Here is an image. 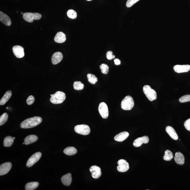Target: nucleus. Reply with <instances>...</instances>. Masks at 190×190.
I'll return each mask as SVG.
<instances>
[{"instance_id": "obj_1", "label": "nucleus", "mask_w": 190, "mask_h": 190, "mask_svg": "<svg viewBox=\"0 0 190 190\" xmlns=\"http://www.w3.org/2000/svg\"><path fill=\"white\" fill-rule=\"evenodd\" d=\"M42 119L39 117L29 118L23 121L20 124V127L22 129L31 128L38 126L42 122Z\"/></svg>"}, {"instance_id": "obj_2", "label": "nucleus", "mask_w": 190, "mask_h": 190, "mask_svg": "<svg viewBox=\"0 0 190 190\" xmlns=\"http://www.w3.org/2000/svg\"><path fill=\"white\" fill-rule=\"evenodd\" d=\"M50 100L53 104H59L64 102L66 98V94L64 92L57 91L53 94H50Z\"/></svg>"}, {"instance_id": "obj_3", "label": "nucleus", "mask_w": 190, "mask_h": 190, "mask_svg": "<svg viewBox=\"0 0 190 190\" xmlns=\"http://www.w3.org/2000/svg\"><path fill=\"white\" fill-rule=\"evenodd\" d=\"M134 102L130 96H127L122 100L121 103V108L124 110H130L133 107Z\"/></svg>"}, {"instance_id": "obj_4", "label": "nucleus", "mask_w": 190, "mask_h": 190, "mask_svg": "<svg viewBox=\"0 0 190 190\" xmlns=\"http://www.w3.org/2000/svg\"><path fill=\"white\" fill-rule=\"evenodd\" d=\"M144 93L150 101H153L157 99V93L149 85H145L143 87Z\"/></svg>"}, {"instance_id": "obj_5", "label": "nucleus", "mask_w": 190, "mask_h": 190, "mask_svg": "<svg viewBox=\"0 0 190 190\" xmlns=\"http://www.w3.org/2000/svg\"><path fill=\"white\" fill-rule=\"evenodd\" d=\"M42 15L38 13H26L23 14V18L27 22L32 23L34 20H40Z\"/></svg>"}, {"instance_id": "obj_6", "label": "nucleus", "mask_w": 190, "mask_h": 190, "mask_svg": "<svg viewBox=\"0 0 190 190\" xmlns=\"http://www.w3.org/2000/svg\"><path fill=\"white\" fill-rule=\"evenodd\" d=\"M75 130L76 133L83 135H87L90 133V127L87 125H79L75 127Z\"/></svg>"}, {"instance_id": "obj_7", "label": "nucleus", "mask_w": 190, "mask_h": 190, "mask_svg": "<svg viewBox=\"0 0 190 190\" xmlns=\"http://www.w3.org/2000/svg\"><path fill=\"white\" fill-rule=\"evenodd\" d=\"M42 154L40 152H37L30 157L27 163V167H31L38 162L41 158Z\"/></svg>"}, {"instance_id": "obj_8", "label": "nucleus", "mask_w": 190, "mask_h": 190, "mask_svg": "<svg viewBox=\"0 0 190 190\" xmlns=\"http://www.w3.org/2000/svg\"><path fill=\"white\" fill-rule=\"evenodd\" d=\"M98 111L102 117L104 119H107L108 116L109 112L107 104L104 102L100 104Z\"/></svg>"}, {"instance_id": "obj_9", "label": "nucleus", "mask_w": 190, "mask_h": 190, "mask_svg": "<svg viewBox=\"0 0 190 190\" xmlns=\"http://www.w3.org/2000/svg\"><path fill=\"white\" fill-rule=\"evenodd\" d=\"M119 165L117 167V170L120 172H125L129 170V164L124 159L119 160L118 162Z\"/></svg>"}, {"instance_id": "obj_10", "label": "nucleus", "mask_w": 190, "mask_h": 190, "mask_svg": "<svg viewBox=\"0 0 190 190\" xmlns=\"http://www.w3.org/2000/svg\"><path fill=\"white\" fill-rule=\"evenodd\" d=\"M14 54L18 58H22L24 56V48L20 46H15L13 48Z\"/></svg>"}, {"instance_id": "obj_11", "label": "nucleus", "mask_w": 190, "mask_h": 190, "mask_svg": "<svg viewBox=\"0 0 190 190\" xmlns=\"http://www.w3.org/2000/svg\"><path fill=\"white\" fill-rule=\"evenodd\" d=\"M92 176L95 179H98L101 177V169L99 167L96 166H92L90 169Z\"/></svg>"}, {"instance_id": "obj_12", "label": "nucleus", "mask_w": 190, "mask_h": 190, "mask_svg": "<svg viewBox=\"0 0 190 190\" xmlns=\"http://www.w3.org/2000/svg\"><path fill=\"white\" fill-rule=\"evenodd\" d=\"M149 139L147 136H144L142 137H139L134 141L133 145L136 147L141 146L143 143L147 144L149 142Z\"/></svg>"}, {"instance_id": "obj_13", "label": "nucleus", "mask_w": 190, "mask_h": 190, "mask_svg": "<svg viewBox=\"0 0 190 190\" xmlns=\"http://www.w3.org/2000/svg\"><path fill=\"white\" fill-rule=\"evenodd\" d=\"M12 168V164L10 163H6L0 166V175L2 176L7 174Z\"/></svg>"}, {"instance_id": "obj_14", "label": "nucleus", "mask_w": 190, "mask_h": 190, "mask_svg": "<svg viewBox=\"0 0 190 190\" xmlns=\"http://www.w3.org/2000/svg\"><path fill=\"white\" fill-rule=\"evenodd\" d=\"M174 70L177 73H182L187 72L190 70V66L189 65H177L174 67Z\"/></svg>"}, {"instance_id": "obj_15", "label": "nucleus", "mask_w": 190, "mask_h": 190, "mask_svg": "<svg viewBox=\"0 0 190 190\" xmlns=\"http://www.w3.org/2000/svg\"><path fill=\"white\" fill-rule=\"evenodd\" d=\"M63 56L62 53L57 52L53 54L52 57V62L53 64H57L60 63L63 59Z\"/></svg>"}, {"instance_id": "obj_16", "label": "nucleus", "mask_w": 190, "mask_h": 190, "mask_svg": "<svg viewBox=\"0 0 190 190\" xmlns=\"http://www.w3.org/2000/svg\"><path fill=\"white\" fill-rule=\"evenodd\" d=\"M0 21L6 26H10L11 24L10 18L7 15L2 12V11L0 12Z\"/></svg>"}, {"instance_id": "obj_17", "label": "nucleus", "mask_w": 190, "mask_h": 190, "mask_svg": "<svg viewBox=\"0 0 190 190\" xmlns=\"http://www.w3.org/2000/svg\"><path fill=\"white\" fill-rule=\"evenodd\" d=\"M166 133L174 140H178V136L175 129L173 127L169 126H167L166 127Z\"/></svg>"}, {"instance_id": "obj_18", "label": "nucleus", "mask_w": 190, "mask_h": 190, "mask_svg": "<svg viewBox=\"0 0 190 190\" xmlns=\"http://www.w3.org/2000/svg\"><path fill=\"white\" fill-rule=\"evenodd\" d=\"M185 157L184 155L180 152H176L174 160L175 163L179 165H182L185 163Z\"/></svg>"}, {"instance_id": "obj_19", "label": "nucleus", "mask_w": 190, "mask_h": 190, "mask_svg": "<svg viewBox=\"0 0 190 190\" xmlns=\"http://www.w3.org/2000/svg\"><path fill=\"white\" fill-rule=\"evenodd\" d=\"M66 40L65 35L62 32H57L54 38L55 41L57 43H64Z\"/></svg>"}, {"instance_id": "obj_20", "label": "nucleus", "mask_w": 190, "mask_h": 190, "mask_svg": "<svg viewBox=\"0 0 190 190\" xmlns=\"http://www.w3.org/2000/svg\"><path fill=\"white\" fill-rule=\"evenodd\" d=\"M129 135L128 132H123L116 135L114 137V140L118 142H122L126 140L128 137Z\"/></svg>"}, {"instance_id": "obj_21", "label": "nucleus", "mask_w": 190, "mask_h": 190, "mask_svg": "<svg viewBox=\"0 0 190 190\" xmlns=\"http://www.w3.org/2000/svg\"><path fill=\"white\" fill-rule=\"evenodd\" d=\"M61 182L65 186H70L72 181L71 175V173H68L64 175L61 178Z\"/></svg>"}, {"instance_id": "obj_22", "label": "nucleus", "mask_w": 190, "mask_h": 190, "mask_svg": "<svg viewBox=\"0 0 190 190\" xmlns=\"http://www.w3.org/2000/svg\"><path fill=\"white\" fill-rule=\"evenodd\" d=\"M38 136L35 135H30L28 136L24 139V142L25 145H29L34 143L38 141Z\"/></svg>"}, {"instance_id": "obj_23", "label": "nucleus", "mask_w": 190, "mask_h": 190, "mask_svg": "<svg viewBox=\"0 0 190 190\" xmlns=\"http://www.w3.org/2000/svg\"><path fill=\"white\" fill-rule=\"evenodd\" d=\"M12 93L11 91H7L0 101V105H4L7 102L12 96Z\"/></svg>"}, {"instance_id": "obj_24", "label": "nucleus", "mask_w": 190, "mask_h": 190, "mask_svg": "<svg viewBox=\"0 0 190 190\" xmlns=\"http://www.w3.org/2000/svg\"><path fill=\"white\" fill-rule=\"evenodd\" d=\"M64 152L67 155L72 156L75 154L77 152V150L75 147H68L64 149Z\"/></svg>"}, {"instance_id": "obj_25", "label": "nucleus", "mask_w": 190, "mask_h": 190, "mask_svg": "<svg viewBox=\"0 0 190 190\" xmlns=\"http://www.w3.org/2000/svg\"><path fill=\"white\" fill-rule=\"evenodd\" d=\"M38 182H31L27 183L25 185V189L26 190H34L35 189L39 186Z\"/></svg>"}, {"instance_id": "obj_26", "label": "nucleus", "mask_w": 190, "mask_h": 190, "mask_svg": "<svg viewBox=\"0 0 190 190\" xmlns=\"http://www.w3.org/2000/svg\"><path fill=\"white\" fill-rule=\"evenodd\" d=\"M14 139L12 137L9 136L4 138V146L5 147H9L12 146L14 142Z\"/></svg>"}, {"instance_id": "obj_27", "label": "nucleus", "mask_w": 190, "mask_h": 190, "mask_svg": "<svg viewBox=\"0 0 190 190\" xmlns=\"http://www.w3.org/2000/svg\"><path fill=\"white\" fill-rule=\"evenodd\" d=\"M174 156L173 153L170 150H167L165 152L163 158L166 161H170L173 158Z\"/></svg>"}, {"instance_id": "obj_28", "label": "nucleus", "mask_w": 190, "mask_h": 190, "mask_svg": "<svg viewBox=\"0 0 190 190\" xmlns=\"http://www.w3.org/2000/svg\"><path fill=\"white\" fill-rule=\"evenodd\" d=\"M87 77L89 82L92 84H95L96 82H98V78L96 76L91 74H88L87 75Z\"/></svg>"}, {"instance_id": "obj_29", "label": "nucleus", "mask_w": 190, "mask_h": 190, "mask_svg": "<svg viewBox=\"0 0 190 190\" xmlns=\"http://www.w3.org/2000/svg\"><path fill=\"white\" fill-rule=\"evenodd\" d=\"M74 89L76 90H81L83 89L84 85L80 82H75L73 83Z\"/></svg>"}, {"instance_id": "obj_30", "label": "nucleus", "mask_w": 190, "mask_h": 190, "mask_svg": "<svg viewBox=\"0 0 190 190\" xmlns=\"http://www.w3.org/2000/svg\"><path fill=\"white\" fill-rule=\"evenodd\" d=\"M8 115L7 113H5L0 117V126L4 125L7 121Z\"/></svg>"}, {"instance_id": "obj_31", "label": "nucleus", "mask_w": 190, "mask_h": 190, "mask_svg": "<svg viewBox=\"0 0 190 190\" xmlns=\"http://www.w3.org/2000/svg\"><path fill=\"white\" fill-rule=\"evenodd\" d=\"M67 15L71 19H75L77 17V15L76 11L73 10H69L67 12Z\"/></svg>"}, {"instance_id": "obj_32", "label": "nucleus", "mask_w": 190, "mask_h": 190, "mask_svg": "<svg viewBox=\"0 0 190 190\" xmlns=\"http://www.w3.org/2000/svg\"><path fill=\"white\" fill-rule=\"evenodd\" d=\"M100 68L101 69L102 73L103 74L106 75L108 73L109 68L108 65L104 64H102L100 66Z\"/></svg>"}, {"instance_id": "obj_33", "label": "nucleus", "mask_w": 190, "mask_h": 190, "mask_svg": "<svg viewBox=\"0 0 190 190\" xmlns=\"http://www.w3.org/2000/svg\"><path fill=\"white\" fill-rule=\"evenodd\" d=\"M180 102L184 103L190 101V94L185 95L179 99Z\"/></svg>"}, {"instance_id": "obj_34", "label": "nucleus", "mask_w": 190, "mask_h": 190, "mask_svg": "<svg viewBox=\"0 0 190 190\" xmlns=\"http://www.w3.org/2000/svg\"><path fill=\"white\" fill-rule=\"evenodd\" d=\"M140 1V0H127L126 3V6L127 8L131 7L134 4Z\"/></svg>"}, {"instance_id": "obj_35", "label": "nucleus", "mask_w": 190, "mask_h": 190, "mask_svg": "<svg viewBox=\"0 0 190 190\" xmlns=\"http://www.w3.org/2000/svg\"><path fill=\"white\" fill-rule=\"evenodd\" d=\"M35 101V98L33 96H30L27 100V103L29 105L33 104Z\"/></svg>"}, {"instance_id": "obj_36", "label": "nucleus", "mask_w": 190, "mask_h": 190, "mask_svg": "<svg viewBox=\"0 0 190 190\" xmlns=\"http://www.w3.org/2000/svg\"><path fill=\"white\" fill-rule=\"evenodd\" d=\"M106 57L108 60H111L114 59L115 56L114 55H113V53L112 51H109L106 53Z\"/></svg>"}, {"instance_id": "obj_37", "label": "nucleus", "mask_w": 190, "mask_h": 190, "mask_svg": "<svg viewBox=\"0 0 190 190\" xmlns=\"http://www.w3.org/2000/svg\"><path fill=\"white\" fill-rule=\"evenodd\" d=\"M184 126L187 130L190 131V119H187L184 122Z\"/></svg>"}, {"instance_id": "obj_38", "label": "nucleus", "mask_w": 190, "mask_h": 190, "mask_svg": "<svg viewBox=\"0 0 190 190\" xmlns=\"http://www.w3.org/2000/svg\"><path fill=\"white\" fill-rule=\"evenodd\" d=\"M115 63L116 65H119L121 63L120 60L118 59H115L114 60Z\"/></svg>"}, {"instance_id": "obj_39", "label": "nucleus", "mask_w": 190, "mask_h": 190, "mask_svg": "<svg viewBox=\"0 0 190 190\" xmlns=\"http://www.w3.org/2000/svg\"><path fill=\"white\" fill-rule=\"evenodd\" d=\"M87 1H92V0H87Z\"/></svg>"}, {"instance_id": "obj_40", "label": "nucleus", "mask_w": 190, "mask_h": 190, "mask_svg": "<svg viewBox=\"0 0 190 190\" xmlns=\"http://www.w3.org/2000/svg\"><path fill=\"white\" fill-rule=\"evenodd\" d=\"M21 14H23V13H21Z\"/></svg>"}, {"instance_id": "obj_41", "label": "nucleus", "mask_w": 190, "mask_h": 190, "mask_svg": "<svg viewBox=\"0 0 190 190\" xmlns=\"http://www.w3.org/2000/svg\"><path fill=\"white\" fill-rule=\"evenodd\" d=\"M13 138L14 139H15V137H13Z\"/></svg>"}]
</instances>
